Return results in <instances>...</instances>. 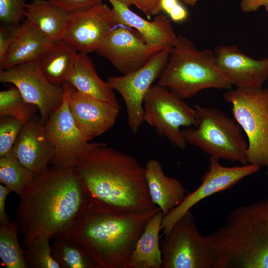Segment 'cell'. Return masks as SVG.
<instances>
[{
  "mask_svg": "<svg viewBox=\"0 0 268 268\" xmlns=\"http://www.w3.org/2000/svg\"><path fill=\"white\" fill-rule=\"evenodd\" d=\"M67 11H72L102 3L103 0H49Z\"/></svg>",
  "mask_w": 268,
  "mask_h": 268,
  "instance_id": "cell-34",
  "label": "cell"
},
{
  "mask_svg": "<svg viewBox=\"0 0 268 268\" xmlns=\"http://www.w3.org/2000/svg\"><path fill=\"white\" fill-rule=\"evenodd\" d=\"M74 166L91 204L122 213L157 206L150 197L145 167L129 154L103 142L80 157Z\"/></svg>",
  "mask_w": 268,
  "mask_h": 268,
  "instance_id": "cell-2",
  "label": "cell"
},
{
  "mask_svg": "<svg viewBox=\"0 0 268 268\" xmlns=\"http://www.w3.org/2000/svg\"><path fill=\"white\" fill-rule=\"evenodd\" d=\"M165 48L148 43L136 30L121 25L110 32L96 52L126 74L142 67Z\"/></svg>",
  "mask_w": 268,
  "mask_h": 268,
  "instance_id": "cell-14",
  "label": "cell"
},
{
  "mask_svg": "<svg viewBox=\"0 0 268 268\" xmlns=\"http://www.w3.org/2000/svg\"><path fill=\"white\" fill-rule=\"evenodd\" d=\"M183 99L207 88L230 89L232 85L219 67L214 52L199 51L188 38L178 36L157 82Z\"/></svg>",
  "mask_w": 268,
  "mask_h": 268,
  "instance_id": "cell-5",
  "label": "cell"
},
{
  "mask_svg": "<svg viewBox=\"0 0 268 268\" xmlns=\"http://www.w3.org/2000/svg\"><path fill=\"white\" fill-rule=\"evenodd\" d=\"M267 0H241L240 7L242 11L251 12L257 11L263 6Z\"/></svg>",
  "mask_w": 268,
  "mask_h": 268,
  "instance_id": "cell-38",
  "label": "cell"
},
{
  "mask_svg": "<svg viewBox=\"0 0 268 268\" xmlns=\"http://www.w3.org/2000/svg\"><path fill=\"white\" fill-rule=\"evenodd\" d=\"M25 0H0V21L6 25H18L25 17Z\"/></svg>",
  "mask_w": 268,
  "mask_h": 268,
  "instance_id": "cell-32",
  "label": "cell"
},
{
  "mask_svg": "<svg viewBox=\"0 0 268 268\" xmlns=\"http://www.w3.org/2000/svg\"><path fill=\"white\" fill-rule=\"evenodd\" d=\"M171 47L163 49L140 68L121 76H111L107 82L122 97L126 107L129 127L136 133L143 119V101L154 81L158 78L165 67Z\"/></svg>",
  "mask_w": 268,
  "mask_h": 268,
  "instance_id": "cell-11",
  "label": "cell"
},
{
  "mask_svg": "<svg viewBox=\"0 0 268 268\" xmlns=\"http://www.w3.org/2000/svg\"><path fill=\"white\" fill-rule=\"evenodd\" d=\"M76 90L98 99L119 105L113 89L98 75L88 54L79 52L75 67L67 81Z\"/></svg>",
  "mask_w": 268,
  "mask_h": 268,
  "instance_id": "cell-22",
  "label": "cell"
},
{
  "mask_svg": "<svg viewBox=\"0 0 268 268\" xmlns=\"http://www.w3.org/2000/svg\"><path fill=\"white\" fill-rule=\"evenodd\" d=\"M120 25L133 28L149 43L165 47L174 46L178 36L174 32L171 19L164 14L155 15L152 21L139 16L129 6L117 0H108Z\"/></svg>",
  "mask_w": 268,
  "mask_h": 268,
  "instance_id": "cell-19",
  "label": "cell"
},
{
  "mask_svg": "<svg viewBox=\"0 0 268 268\" xmlns=\"http://www.w3.org/2000/svg\"><path fill=\"white\" fill-rule=\"evenodd\" d=\"M171 20L175 22L185 21L188 17L187 9L178 2L167 14Z\"/></svg>",
  "mask_w": 268,
  "mask_h": 268,
  "instance_id": "cell-36",
  "label": "cell"
},
{
  "mask_svg": "<svg viewBox=\"0 0 268 268\" xmlns=\"http://www.w3.org/2000/svg\"><path fill=\"white\" fill-rule=\"evenodd\" d=\"M163 217L160 210L148 220L131 255L128 268H162L159 232Z\"/></svg>",
  "mask_w": 268,
  "mask_h": 268,
  "instance_id": "cell-24",
  "label": "cell"
},
{
  "mask_svg": "<svg viewBox=\"0 0 268 268\" xmlns=\"http://www.w3.org/2000/svg\"><path fill=\"white\" fill-rule=\"evenodd\" d=\"M70 12L49 0H32L26 4L25 18L52 41L62 39Z\"/></svg>",
  "mask_w": 268,
  "mask_h": 268,
  "instance_id": "cell-23",
  "label": "cell"
},
{
  "mask_svg": "<svg viewBox=\"0 0 268 268\" xmlns=\"http://www.w3.org/2000/svg\"><path fill=\"white\" fill-rule=\"evenodd\" d=\"M162 268H216L212 234L201 235L190 210L165 236L160 244Z\"/></svg>",
  "mask_w": 268,
  "mask_h": 268,
  "instance_id": "cell-8",
  "label": "cell"
},
{
  "mask_svg": "<svg viewBox=\"0 0 268 268\" xmlns=\"http://www.w3.org/2000/svg\"><path fill=\"white\" fill-rule=\"evenodd\" d=\"M63 85V103L50 116L44 126L54 147L51 164L58 167H68L74 166L80 157L103 142H90L77 127L68 103L72 86L67 82Z\"/></svg>",
  "mask_w": 268,
  "mask_h": 268,
  "instance_id": "cell-10",
  "label": "cell"
},
{
  "mask_svg": "<svg viewBox=\"0 0 268 268\" xmlns=\"http://www.w3.org/2000/svg\"><path fill=\"white\" fill-rule=\"evenodd\" d=\"M0 81L16 86L26 101L38 108L44 124L64 100L63 85L54 84L46 77L39 61L0 70Z\"/></svg>",
  "mask_w": 268,
  "mask_h": 268,
  "instance_id": "cell-12",
  "label": "cell"
},
{
  "mask_svg": "<svg viewBox=\"0 0 268 268\" xmlns=\"http://www.w3.org/2000/svg\"><path fill=\"white\" fill-rule=\"evenodd\" d=\"M16 222L0 223V258L6 268H28L18 240Z\"/></svg>",
  "mask_w": 268,
  "mask_h": 268,
  "instance_id": "cell-27",
  "label": "cell"
},
{
  "mask_svg": "<svg viewBox=\"0 0 268 268\" xmlns=\"http://www.w3.org/2000/svg\"><path fill=\"white\" fill-rule=\"evenodd\" d=\"M214 53L219 67L236 88H261L268 78V58L254 59L235 45L217 46Z\"/></svg>",
  "mask_w": 268,
  "mask_h": 268,
  "instance_id": "cell-17",
  "label": "cell"
},
{
  "mask_svg": "<svg viewBox=\"0 0 268 268\" xmlns=\"http://www.w3.org/2000/svg\"><path fill=\"white\" fill-rule=\"evenodd\" d=\"M159 210L156 206L143 212L122 213L90 203L82 218L65 238L82 246L98 268H128L147 222Z\"/></svg>",
  "mask_w": 268,
  "mask_h": 268,
  "instance_id": "cell-3",
  "label": "cell"
},
{
  "mask_svg": "<svg viewBox=\"0 0 268 268\" xmlns=\"http://www.w3.org/2000/svg\"><path fill=\"white\" fill-rule=\"evenodd\" d=\"M77 51L65 40L55 42L39 60L41 69L46 77L57 85L67 82L75 67Z\"/></svg>",
  "mask_w": 268,
  "mask_h": 268,
  "instance_id": "cell-25",
  "label": "cell"
},
{
  "mask_svg": "<svg viewBox=\"0 0 268 268\" xmlns=\"http://www.w3.org/2000/svg\"><path fill=\"white\" fill-rule=\"evenodd\" d=\"M194 108L196 126L182 130L186 142L210 156L248 164L247 140L236 121L215 107Z\"/></svg>",
  "mask_w": 268,
  "mask_h": 268,
  "instance_id": "cell-6",
  "label": "cell"
},
{
  "mask_svg": "<svg viewBox=\"0 0 268 268\" xmlns=\"http://www.w3.org/2000/svg\"><path fill=\"white\" fill-rule=\"evenodd\" d=\"M35 176L11 152L0 157V182L10 192L21 196L31 184Z\"/></svg>",
  "mask_w": 268,
  "mask_h": 268,
  "instance_id": "cell-28",
  "label": "cell"
},
{
  "mask_svg": "<svg viewBox=\"0 0 268 268\" xmlns=\"http://www.w3.org/2000/svg\"><path fill=\"white\" fill-rule=\"evenodd\" d=\"M18 25L2 24L0 26V64H1L9 47L15 40L20 27Z\"/></svg>",
  "mask_w": 268,
  "mask_h": 268,
  "instance_id": "cell-33",
  "label": "cell"
},
{
  "mask_svg": "<svg viewBox=\"0 0 268 268\" xmlns=\"http://www.w3.org/2000/svg\"><path fill=\"white\" fill-rule=\"evenodd\" d=\"M263 6L265 7L266 11L268 12V0H266Z\"/></svg>",
  "mask_w": 268,
  "mask_h": 268,
  "instance_id": "cell-41",
  "label": "cell"
},
{
  "mask_svg": "<svg viewBox=\"0 0 268 268\" xmlns=\"http://www.w3.org/2000/svg\"><path fill=\"white\" fill-rule=\"evenodd\" d=\"M10 190L3 185L0 184V223L9 220L5 212L6 200Z\"/></svg>",
  "mask_w": 268,
  "mask_h": 268,
  "instance_id": "cell-37",
  "label": "cell"
},
{
  "mask_svg": "<svg viewBox=\"0 0 268 268\" xmlns=\"http://www.w3.org/2000/svg\"><path fill=\"white\" fill-rule=\"evenodd\" d=\"M260 168L251 164L225 167L220 164L219 159L210 156L208 170L203 175L201 185L187 195L180 204L163 217L161 223L163 234L167 235L175 223L200 201L229 189L244 178L258 172Z\"/></svg>",
  "mask_w": 268,
  "mask_h": 268,
  "instance_id": "cell-13",
  "label": "cell"
},
{
  "mask_svg": "<svg viewBox=\"0 0 268 268\" xmlns=\"http://www.w3.org/2000/svg\"><path fill=\"white\" fill-rule=\"evenodd\" d=\"M119 25L112 8L99 3L70 11L62 40L79 52H96L110 32Z\"/></svg>",
  "mask_w": 268,
  "mask_h": 268,
  "instance_id": "cell-15",
  "label": "cell"
},
{
  "mask_svg": "<svg viewBox=\"0 0 268 268\" xmlns=\"http://www.w3.org/2000/svg\"><path fill=\"white\" fill-rule=\"evenodd\" d=\"M55 42L25 19L21 24L15 40L0 64V70L39 61Z\"/></svg>",
  "mask_w": 268,
  "mask_h": 268,
  "instance_id": "cell-20",
  "label": "cell"
},
{
  "mask_svg": "<svg viewBox=\"0 0 268 268\" xmlns=\"http://www.w3.org/2000/svg\"><path fill=\"white\" fill-rule=\"evenodd\" d=\"M10 152L35 175L48 167L54 147L40 118L35 116L23 125Z\"/></svg>",
  "mask_w": 268,
  "mask_h": 268,
  "instance_id": "cell-18",
  "label": "cell"
},
{
  "mask_svg": "<svg viewBox=\"0 0 268 268\" xmlns=\"http://www.w3.org/2000/svg\"><path fill=\"white\" fill-rule=\"evenodd\" d=\"M144 122L174 146L184 150L187 143L180 128L195 126L196 111L166 87L153 84L143 101Z\"/></svg>",
  "mask_w": 268,
  "mask_h": 268,
  "instance_id": "cell-9",
  "label": "cell"
},
{
  "mask_svg": "<svg viewBox=\"0 0 268 268\" xmlns=\"http://www.w3.org/2000/svg\"><path fill=\"white\" fill-rule=\"evenodd\" d=\"M133 5L136 6L147 16L160 13V0H132Z\"/></svg>",
  "mask_w": 268,
  "mask_h": 268,
  "instance_id": "cell-35",
  "label": "cell"
},
{
  "mask_svg": "<svg viewBox=\"0 0 268 268\" xmlns=\"http://www.w3.org/2000/svg\"><path fill=\"white\" fill-rule=\"evenodd\" d=\"M68 103L76 126L89 141L109 130L120 110V105L83 94L73 86Z\"/></svg>",
  "mask_w": 268,
  "mask_h": 268,
  "instance_id": "cell-16",
  "label": "cell"
},
{
  "mask_svg": "<svg viewBox=\"0 0 268 268\" xmlns=\"http://www.w3.org/2000/svg\"><path fill=\"white\" fill-rule=\"evenodd\" d=\"M19 197L15 213L24 248L39 238H65L90 204L74 166L48 167Z\"/></svg>",
  "mask_w": 268,
  "mask_h": 268,
  "instance_id": "cell-1",
  "label": "cell"
},
{
  "mask_svg": "<svg viewBox=\"0 0 268 268\" xmlns=\"http://www.w3.org/2000/svg\"><path fill=\"white\" fill-rule=\"evenodd\" d=\"M51 249L54 259L62 268H98L87 252L70 239H54Z\"/></svg>",
  "mask_w": 268,
  "mask_h": 268,
  "instance_id": "cell-26",
  "label": "cell"
},
{
  "mask_svg": "<svg viewBox=\"0 0 268 268\" xmlns=\"http://www.w3.org/2000/svg\"><path fill=\"white\" fill-rule=\"evenodd\" d=\"M248 142V164L268 168V89H229L223 95Z\"/></svg>",
  "mask_w": 268,
  "mask_h": 268,
  "instance_id": "cell-7",
  "label": "cell"
},
{
  "mask_svg": "<svg viewBox=\"0 0 268 268\" xmlns=\"http://www.w3.org/2000/svg\"><path fill=\"white\" fill-rule=\"evenodd\" d=\"M267 175H268V171H267Z\"/></svg>",
  "mask_w": 268,
  "mask_h": 268,
  "instance_id": "cell-42",
  "label": "cell"
},
{
  "mask_svg": "<svg viewBox=\"0 0 268 268\" xmlns=\"http://www.w3.org/2000/svg\"><path fill=\"white\" fill-rule=\"evenodd\" d=\"M145 168L151 200L164 216L182 202L188 192L177 179L165 175L157 160H149Z\"/></svg>",
  "mask_w": 268,
  "mask_h": 268,
  "instance_id": "cell-21",
  "label": "cell"
},
{
  "mask_svg": "<svg viewBox=\"0 0 268 268\" xmlns=\"http://www.w3.org/2000/svg\"><path fill=\"white\" fill-rule=\"evenodd\" d=\"M125 4L128 5V6H130L132 5H133L132 0H117Z\"/></svg>",
  "mask_w": 268,
  "mask_h": 268,
  "instance_id": "cell-40",
  "label": "cell"
},
{
  "mask_svg": "<svg viewBox=\"0 0 268 268\" xmlns=\"http://www.w3.org/2000/svg\"><path fill=\"white\" fill-rule=\"evenodd\" d=\"M212 235L216 268H268V198L235 208Z\"/></svg>",
  "mask_w": 268,
  "mask_h": 268,
  "instance_id": "cell-4",
  "label": "cell"
},
{
  "mask_svg": "<svg viewBox=\"0 0 268 268\" xmlns=\"http://www.w3.org/2000/svg\"><path fill=\"white\" fill-rule=\"evenodd\" d=\"M50 240L39 238L25 248L24 256L28 268H61L52 255Z\"/></svg>",
  "mask_w": 268,
  "mask_h": 268,
  "instance_id": "cell-30",
  "label": "cell"
},
{
  "mask_svg": "<svg viewBox=\"0 0 268 268\" xmlns=\"http://www.w3.org/2000/svg\"><path fill=\"white\" fill-rule=\"evenodd\" d=\"M186 4L190 6H194L197 2L198 0H181Z\"/></svg>",
  "mask_w": 268,
  "mask_h": 268,
  "instance_id": "cell-39",
  "label": "cell"
},
{
  "mask_svg": "<svg viewBox=\"0 0 268 268\" xmlns=\"http://www.w3.org/2000/svg\"><path fill=\"white\" fill-rule=\"evenodd\" d=\"M23 126V124L16 118L0 116V157L11 152Z\"/></svg>",
  "mask_w": 268,
  "mask_h": 268,
  "instance_id": "cell-31",
  "label": "cell"
},
{
  "mask_svg": "<svg viewBox=\"0 0 268 268\" xmlns=\"http://www.w3.org/2000/svg\"><path fill=\"white\" fill-rule=\"evenodd\" d=\"M37 110L38 108L26 101L16 86L0 92V116L13 117L24 125L35 117Z\"/></svg>",
  "mask_w": 268,
  "mask_h": 268,
  "instance_id": "cell-29",
  "label": "cell"
}]
</instances>
